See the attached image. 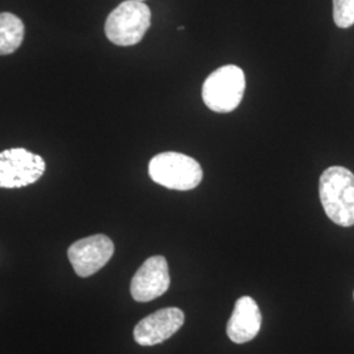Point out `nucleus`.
<instances>
[{
	"label": "nucleus",
	"instance_id": "obj_7",
	"mask_svg": "<svg viewBox=\"0 0 354 354\" xmlns=\"http://www.w3.org/2000/svg\"><path fill=\"white\" fill-rule=\"evenodd\" d=\"M171 277L168 263L163 256L147 259L130 283V292L137 302H150L162 297L169 289Z\"/></svg>",
	"mask_w": 354,
	"mask_h": 354
},
{
	"label": "nucleus",
	"instance_id": "obj_10",
	"mask_svg": "<svg viewBox=\"0 0 354 354\" xmlns=\"http://www.w3.org/2000/svg\"><path fill=\"white\" fill-rule=\"evenodd\" d=\"M24 23L13 13H0V55L12 54L24 39Z\"/></svg>",
	"mask_w": 354,
	"mask_h": 354
},
{
	"label": "nucleus",
	"instance_id": "obj_12",
	"mask_svg": "<svg viewBox=\"0 0 354 354\" xmlns=\"http://www.w3.org/2000/svg\"><path fill=\"white\" fill-rule=\"evenodd\" d=\"M140 1H145V0H140Z\"/></svg>",
	"mask_w": 354,
	"mask_h": 354
},
{
	"label": "nucleus",
	"instance_id": "obj_9",
	"mask_svg": "<svg viewBox=\"0 0 354 354\" xmlns=\"http://www.w3.org/2000/svg\"><path fill=\"white\" fill-rule=\"evenodd\" d=\"M263 317L257 304L251 297H241L234 307L227 323L228 339L235 344L253 340L261 328Z\"/></svg>",
	"mask_w": 354,
	"mask_h": 354
},
{
	"label": "nucleus",
	"instance_id": "obj_3",
	"mask_svg": "<svg viewBox=\"0 0 354 354\" xmlns=\"http://www.w3.org/2000/svg\"><path fill=\"white\" fill-rule=\"evenodd\" d=\"M151 26V10L140 0H125L109 13L105 35L117 46H133L145 37Z\"/></svg>",
	"mask_w": 354,
	"mask_h": 354
},
{
	"label": "nucleus",
	"instance_id": "obj_11",
	"mask_svg": "<svg viewBox=\"0 0 354 354\" xmlns=\"http://www.w3.org/2000/svg\"><path fill=\"white\" fill-rule=\"evenodd\" d=\"M333 20L342 29L353 26L354 0H333Z\"/></svg>",
	"mask_w": 354,
	"mask_h": 354
},
{
	"label": "nucleus",
	"instance_id": "obj_5",
	"mask_svg": "<svg viewBox=\"0 0 354 354\" xmlns=\"http://www.w3.org/2000/svg\"><path fill=\"white\" fill-rule=\"evenodd\" d=\"M46 169L45 160L26 149L0 152V188L28 187L41 178Z\"/></svg>",
	"mask_w": 354,
	"mask_h": 354
},
{
	"label": "nucleus",
	"instance_id": "obj_1",
	"mask_svg": "<svg viewBox=\"0 0 354 354\" xmlns=\"http://www.w3.org/2000/svg\"><path fill=\"white\" fill-rule=\"evenodd\" d=\"M319 196L333 223L342 227L354 226V175L348 168H327L319 180Z\"/></svg>",
	"mask_w": 354,
	"mask_h": 354
},
{
	"label": "nucleus",
	"instance_id": "obj_4",
	"mask_svg": "<svg viewBox=\"0 0 354 354\" xmlns=\"http://www.w3.org/2000/svg\"><path fill=\"white\" fill-rule=\"evenodd\" d=\"M244 91V71L235 64H226L206 77L203 86V100L210 111L228 113L239 106Z\"/></svg>",
	"mask_w": 354,
	"mask_h": 354
},
{
	"label": "nucleus",
	"instance_id": "obj_6",
	"mask_svg": "<svg viewBox=\"0 0 354 354\" xmlns=\"http://www.w3.org/2000/svg\"><path fill=\"white\" fill-rule=\"evenodd\" d=\"M114 253L113 241L97 234L75 241L68 248V260L79 277H89L108 264Z\"/></svg>",
	"mask_w": 354,
	"mask_h": 354
},
{
	"label": "nucleus",
	"instance_id": "obj_2",
	"mask_svg": "<svg viewBox=\"0 0 354 354\" xmlns=\"http://www.w3.org/2000/svg\"><path fill=\"white\" fill-rule=\"evenodd\" d=\"M149 175L156 184L174 190H192L203 181L200 163L180 152H162L149 163Z\"/></svg>",
	"mask_w": 354,
	"mask_h": 354
},
{
	"label": "nucleus",
	"instance_id": "obj_8",
	"mask_svg": "<svg viewBox=\"0 0 354 354\" xmlns=\"http://www.w3.org/2000/svg\"><path fill=\"white\" fill-rule=\"evenodd\" d=\"M184 313L176 307L162 308L142 319L134 328V340L142 346H152L168 340L183 327Z\"/></svg>",
	"mask_w": 354,
	"mask_h": 354
}]
</instances>
